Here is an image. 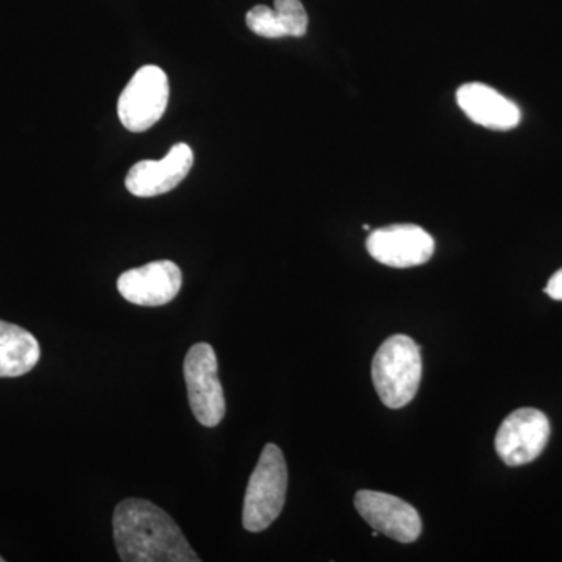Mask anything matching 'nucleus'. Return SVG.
Returning <instances> with one entry per match:
<instances>
[{"instance_id":"1","label":"nucleus","mask_w":562,"mask_h":562,"mask_svg":"<svg viewBox=\"0 0 562 562\" xmlns=\"http://www.w3.org/2000/svg\"><path fill=\"white\" fill-rule=\"evenodd\" d=\"M113 536L124 562H201L176 520L143 498H127L116 506Z\"/></svg>"},{"instance_id":"2","label":"nucleus","mask_w":562,"mask_h":562,"mask_svg":"<svg viewBox=\"0 0 562 562\" xmlns=\"http://www.w3.org/2000/svg\"><path fill=\"white\" fill-rule=\"evenodd\" d=\"M372 380L387 408L408 405L422 380L420 347L409 336H391L373 357Z\"/></svg>"},{"instance_id":"3","label":"nucleus","mask_w":562,"mask_h":562,"mask_svg":"<svg viewBox=\"0 0 562 562\" xmlns=\"http://www.w3.org/2000/svg\"><path fill=\"white\" fill-rule=\"evenodd\" d=\"M288 468L276 443L262 449L244 497L243 525L247 531L260 532L271 527L286 502Z\"/></svg>"},{"instance_id":"4","label":"nucleus","mask_w":562,"mask_h":562,"mask_svg":"<svg viewBox=\"0 0 562 562\" xmlns=\"http://www.w3.org/2000/svg\"><path fill=\"white\" fill-rule=\"evenodd\" d=\"M183 373L195 419L203 427H217L227 408L213 347L206 342L194 344L184 357Z\"/></svg>"},{"instance_id":"5","label":"nucleus","mask_w":562,"mask_h":562,"mask_svg":"<svg viewBox=\"0 0 562 562\" xmlns=\"http://www.w3.org/2000/svg\"><path fill=\"white\" fill-rule=\"evenodd\" d=\"M169 102V80L165 70L146 65L136 70L127 87L121 92L117 114L127 131H149L161 120Z\"/></svg>"},{"instance_id":"6","label":"nucleus","mask_w":562,"mask_h":562,"mask_svg":"<svg viewBox=\"0 0 562 562\" xmlns=\"http://www.w3.org/2000/svg\"><path fill=\"white\" fill-rule=\"evenodd\" d=\"M550 420L535 408L509 414L495 436V450L509 468L528 464L541 457L550 439Z\"/></svg>"},{"instance_id":"7","label":"nucleus","mask_w":562,"mask_h":562,"mask_svg":"<svg viewBox=\"0 0 562 562\" xmlns=\"http://www.w3.org/2000/svg\"><path fill=\"white\" fill-rule=\"evenodd\" d=\"M366 247L373 260L390 268L406 269L430 260L435 239L417 225L397 224L373 231Z\"/></svg>"},{"instance_id":"8","label":"nucleus","mask_w":562,"mask_h":562,"mask_svg":"<svg viewBox=\"0 0 562 562\" xmlns=\"http://www.w3.org/2000/svg\"><path fill=\"white\" fill-rule=\"evenodd\" d=\"M355 508L373 530L402 543L416 541L422 532L419 513L409 503L391 494L360 491L355 495Z\"/></svg>"},{"instance_id":"9","label":"nucleus","mask_w":562,"mask_h":562,"mask_svg":"<svg viewBox=\"0 0 562 562\" xmlns=\"http://www.w3.org/2000/svg\"><path fill=\"white\" fill-rule=\"evenodd\" d=\"M183 283L179 266L169 260L154 261L122 273L117 291L125 301L138 306L168 305Z\"/></svg>"},{"instance_id":"10","label":"nucleus","mask_w":562,"mask_h":562,"mask_svg":"<svg viewBox=\"0 0 562 562\" xmlns=\"http://www.w3.org/2000/svg\"><path fill=\"white\" fill-rule=\"evenodd\" d=\"M194 154L188 144L179 143L171 147L162 160H146L136 162L125 179L131 194L136 198H157L179 187L187 179Z\"/></svg>"},{"instance_id":"11","label":"nucleus","mask_w":562,"mask_h":562,"mask_svg":"<svg viewBox=\"0 0 562 562\" xmlns=\"http://www.w3.org/2000/svg\"><path fill=\"white\" fill-rule=\"evenodd\" d=\"M457 102L469 120L491 131H512L522 120L519 106L487 85H462Z\"/></svg>"},{"instance_id":"12","label":"nucleus","mask_w":562,"mask_h":562,"mask_svg":"<svg viewBox=\"0 0 562 562\" xmlns=\"http://www.w3.org/2000/svg\"><path fill=\"white\" fill-rule=\"evenodd\" d=\"M40 344L31 331L0 321V379H16L38 364Z\"/></svg>"},{"instance_id":"13","label":"nucleus","mask_w":562,"mask_h":562,"mask_svg":"<svg viewBox=\"0 0 562 562\" xmlns=\"http://www.w3.org/2000/svg\"><path fill=\"white\" fill-rule=\"evenodd\" d=\"M273 10L283 25L286 36L302 38L308 31V13L301 0H276Z\"/></svg>"},{"instance_id":"14","label":"nucleus","mask_w":562,"mask_h":562,"mask_svg":"<svg viewBox=\"0 0 562 562\" xmlns=\"http://www.w3.org/2000/svg\"><path fill=\"white\" fill-rule=\"evenodd\" d=\"M247 25L251 32L268 40H279L286 36L283 25L271 7L257 5L247 13Z\"/></svg>"},{"instance_id":"15","label":"nucleus","mask_w":562,"mask_h":562,"mask_svg":"<svg viewBox=\"0 0 562 562\" xmlns=\"http://www.w3.org/2000/svg\"><path fill=\"white\" fill-rule=\"evenodd\" d=\"M546 292L553 301H562V269L553 273L552 279L547 283Z\"/></svg>"},{"instance_id":"16","label":"nucleus","mask_w":562,"mask_h":562,"mask_svg":"<svg viewBox=\"0 0 562 562\" xmlns=\"http://www.w3.org/2000/svg\"><path fill=\"white\" fill-rule=\"evenodd\" d=\"M3 561H5V560H3V558H2V557H0V562H3Z\"/></svg>"}]
</instances>
